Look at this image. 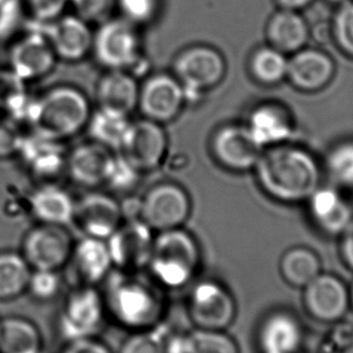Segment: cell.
Instances as JSON below:
<instances>
[{
  "label": "cell",
  "instance_id": "ac0fdd59",
  "mask_svg": "<svg viewBox=\"0 0 353 353\" xmlns=\"http://www.w3.org/2000/svg\"><path fill=\"white\" fill-rule=\"evenodd\" d=\"M113 160L110 149L99 143H88L69 152L65 168L75 184L83 188H96L105 184Z\"/></svg>",
  "mask_w": 353,
  "mask_h": 353
},
{
  "label": "cell",
  "instance_id": "e0dca14e",
  "mask_svg": "<svg viewBox=\"0 0 353 353\" xmlns=\"http://www.w3.org/2000/svg\"><path fill=\"white\" fill-rule=\"evenodd\" d=\"M45 37L59 59L75 62L92 51L94 33L88 22L77 15H62L48 23Z\"/></svg>",
  "mask_w": 353,
  "mask_h": 353
},
{
  "label": "cell",
  "instance_id": "484cf974",
  "mask_svg": "<svg viewBox=\"0 0 353 353\" xmlns=\"http://www.w3.org/2000/svg\"><path fill=\"white\" fill-rule=\"evenodd\" d=\"M139 86L136 79L125 70H109L97 88L99 108L130 115L138 107Z\"/></svg>",
  "mask_w": 353,
  "mask_h": 353
},
{
  "label": "cell",
  "instance_id": "d6a6232c",
  "mask_svg": "<svg viewBox=\"0 0 353 353\" xmlns=\"http://www.w3.org/2000/svg\"><path fill=\"white\" fill-rule=\"evenodd\" d=\"M290 59L274 46L261 48L252 57L250 68L253 75L264 83H277L288 75Z\"/></svg>",
  "mask_w": 353,
  "mask_h": 353
},
{
  "label": "cell",
  "instance_id": "3957f363",
  "mask_svg": "<svg viewBox=\"0 0 353 353\" xmlns=\"http://www.w3.org/2000/svg\"><path fill=\"white\" fill-rule=\"evenodd\" d=\"M200 263L201 253L195 237L178 228L155 234L145 272L166 292L179 290L192 283Z\"/></svg>",
  "mask_w": 353,
  "mask_h": 353
},
{
  "label": "cell",
  "instance_id": "2e32d148",
  "mask_svg": "<svg viewBox=\"0 0 353 353\" xmlns=\"http://www.w3.org/2000/svg\"><path fill=\"white\" fill-rule=\"evenodd\" d=\"M68 265L77 285H102L114 270L107 241L83 236L74 242Z\"/></svg>",
  "mask_w": 353,
  "mask_h": 353
},
{
  "label": "cell",
  "instance_id": "4fadbf2b",
  "mask_svg": "<svg viewBox=\"0 0 353 353\" xmlns=\"http://www.w3.org/2000/svg\"><path fill=\"white\" fill-rule=\"evenodd\" d=\"M120 154L139 172L160 166L167 152V136L161 123L148 119L131 123Z\"/></svg>",
  "mask_w": 353,
  "mask_h": 353
},
{
  "label": "cell",
  "instance_id": "f35d334b",
  "mask_svg": "<svg viewBox=\"0 0 353 353\" xmlns=\"http://www.w3.org/2000/svg\"><path fill=\"white\" fill-rule=\"evenodd\" d=\"M123 19L134 26L144 25L155 19L159 11V0H115Z\"/></svg>",
  "mask_w": 353,
  "mask_h": 353
},
{
  "label": "cell",
  "instance_id": "52a82bcc",
  "mask_svg": "<svg viewBox=\"0 0 353 353\" xmlns=\"http://www.w3.org/2000/svg\"><path fill=\"white\" fill-rule=\"evenodd\" d=\"M73 245L65 226L38 223L23 236L20 253L32 270L61 271L68 265Z\"/></svg>",
  "mask_w": 353,
  "mask_h": 353
},
{
  "label": "cell",
  "instance_id": "83f0119b",
  "mask_svg": "<svg viewBox=\"0 0 353 353\" xmlns=\"http://www.w3.org/2000/svg\"><path fill=\"white\" fill-rule=\"evenodd\" d=\"M44 340L38 325L21 316L0 319V353H41Z\"/></svg>",
  "mask_w": 353,
  "mask_h": 353
},
{
  "label": "cell",
  "instance_id": "9c48e42d",
  "mask_svg": "<svg viewBox=\"0 0 353 353\" xmlns=\"http://www.w3.org/2000/svg\"><path fill=\"white\" fill-rule=\"evenodd\" d=\"M141 40L136 26L125 19L105 20L94 34L96 59L109 70H125L139 57Z\"/></svg>",
  "mask_w": 353,
  "mask_h": 353
},
{
  "label": "cell",
  "instance_id": "74e56055",
  "mask_svg": "<svg viewBox=\"0 0 353 353\" xmlns=\"http://www.w3.org/2000/svg\"><path fill=\"white\" fill-rule=\"evenodd\" d=\"M118 353H166L157 328L130 333L119 347Z\"/></svg>",
  "mask_w": 353,
  "mask_h": 353
},
{
  "label": "cell",
  "instance_id": "7a4b0ae2",
  "mask_svg": "<svg viewBox=\"0 0 353 353\" xmlns=\"http://www.w3.org/2000/svg\"><path fill=\"white\" fill-rule=\"evenodd\" d=\"M254 168L265 192L285 203L309 200L319 187L321 172L314 157L287 143L263 150Z\"/></svg>",
  "mask_w": 353,
  "mask_h": 353
},
{
  "label": "cell",
  "instance_id": "8fae6325",
  "mask_svg": "<svg viewBox=\"0 0 353 353\" xmlns=\"http://www.w3.org/2000/svg\"><path fill=\"white\" fill-rule=\"evenodd\" d=\"M235 314V301L219 283L202 281L194 285L188 299V316L195 328L224 330Z\"/></svg>",
  "mask_w": 353,
  "mask_h": 353
},
{
  "label": "cell",
  "instance_id": "603a6c76",
  "mask_svg": "<svg viewBox=\"0 0 353 353\" xmlns=\"http://www.w3.org/2000/svg\"><path fill=\"white\" fill-rule=\"evenodd\" d=\"M309 202L316 224L329 235H341L353 219L351 206L333 188H317Z\"/></svg>",
  "mask_w": 353,
  "mask_h": 353
},
{
  "label": "cell",
  "instance_id": "8992f818",
  "mask_svg": "<svg viewBox=\"0 0 353 353\" xmlns=\"http://www.w3.org/2000/svg\"><path fill=\"white\" fill-rule=\"evenodd\" d=\"M192 213L188 192L174 183H160L139 199L138 219L155 234L183 228Z\"/></svg>",
  "mask_w": 353,
  "mask_h": 353
},
{
  "label": "cell",
  "instance_id": "7dc6e473",
  "mask_svg": "<svg viewBox=\"0 0 353 353\" xmlns=\"http://www.w3.org/2000/svg\"><path fill=\"white\" fill-rule=\"evenodd\" d=\"M283 9L288 10H299L305 6H310L314 0H277Z\"/></svg>",
  "mask_w": 353,
  "mask_h": 353
},
{
  "label": "cell",
  "instance_id": "d590c367",
  "mask_svg": "<svg viewBox=\"0 0 353 353\" xmlns=\"http://www.w3.org/2000/svg\"><path fill=\"white\" fill-rule=\"evenodd\" d=\"M329 174L343 187L353 188V142L340 143L327 157Z\"/></svg>",
  "mask_w": 353,
  "mask_h": 353
},
{
  "label": "cell",
  "instance_id": "e575fe53",
  "mask_svg": "<svg viewBox=\"0 0 353 353\" xmlns=\"http://www.w3.org/2000/svg\"><path fill=\"white\" fill-rule=\"evenodd\" d=\"M62 287L59 271L32 270L26 293L38 303H50L59 296Z\"/></svg>",
  "mask_w": 353,
  "mask_h": 353
},
{
  "label": "cell",
  "instance_id": "60d3db41",
  "mask_svg": "<svg viewBox=\"0 0 353 353\" xmlns=\"http://www.w3.org/2000/svg\"><path fill=\"white\" fill-rule=\"evenodd\" d=\"M77 16L86 22L107 20L114 9L115 0H69Z\"/></svg>",
  "mask_w": 353,
  "mask_h": 353
},
{
  "label": "cell",
  "instance_id": "d6986e66",
  "mask_svg": "<svg viewBox=\"0 0 353 353\" xmlns=\"http://www.w3.org/2000/svg\"><path fill=\"white\" fill-rule=\"evenodd\" d=\"M212 148L219 162L235 171L254 168L263 152L252 141L245 125H226L221 128L213 138Z\"/></svg>",
  "mask_w": 353,
  "mask_h": 353
},
{
  "label": "cell",
  "instance_id": "f6af8a7d",
  "mask_svg": "<svg viewBox=\"0 0 353 353\" xmlns=\"http://www.w3.org/2000/svg\"><path fill=\"white\" fill-rule=\"evenodd\" d=\"M62 353H113V351L96 336L68 341Z\"/></svg>",
  "mask_w": 353,
  "mask_h": 353
},
{
  "label": "cell",
  "instance_id": "d4e9b609",
  "mask_svg": "<svg viewBox=\"0 0 353 353\" xmlns=\"http://www.w3.org/2000/svg\"><path fill=\"white\" fill-rule=\"evenodd\" d=\"M334 63L328 54L314 49L294 52L288 63V75L295 86L314 91L324 88L332 80Z\"/></svg>",
  "mask_w": 353,
  "mask_h": 353
},
{
  "label": "cell",
  "instance_id": "7402d4cb",
  "mask_svg": "<svg viewBox=\"0 0 353 353\" xmlns=\"http://www.w3.org/2000/svg\"><path fill=\"white\" fill-rule=\"evenodd\" d=\"M19 154L30 173L45 179L59 176L67 161V154L61 141L43 137L37 133L23 138Z\"/></svg>",
  "mask_w": 353,
  "mask_h": 353
},
{
  "label": "cell",
  "instance_id": "b9f144b4",
  "mask_svg": "<svg viewBox=\"0 0 353 353\" xmlns=\"http://www.w3.org/2000/svg\"><path fill=\"white\" fill-rule=\"evenodd\" d=\"M25 136L11 119H0V159L10 157L20 152Z\"/></svg>",
  "mask_w": 353,
  "mask_h": 353
},
{
  "label": "cell",
  "instance_id": "ee69618b",
  "mask_svg": "<svg viewBox=\"0 0 353 353\" xmlns=\"http://www.w3.org/2000/svg\"><path fill=\"white\" fill-rule=\"evenodd\" d=\"M20 6L16 0H0V39L12 33L20 21Z\"/></svg>",
  "mask_w": 353,
  "mask_h": 353
},
{
  "label": "cell",
  "instance_id": "7c38bea8",
  "mask_svg": "<svg viewBox=\"0 0 353 353\" xmlns=\"http://www.w3.org/2000/svg\"><path fill=\"white\" fill-rule=\"evenodd\" d=\"M185 99L184 88L174 75L157 74L139 88L138 107L144 119L163 125L178 117Z\"/></svg>",
  "mask_w": 353,
  "mask_h": 353
},
{
  "label": "cell",
  "instance_id": "7bdbcfd3",
  "mask_svg": "<svg viewBox=\"0 0 353 353\" xmlns=\"http://www.w3.org/2000/svg\"><path fill=\"white\" fill-rule=\"evenodd\" d=\"M30 16L39 22L49 23L63 15L69 0H26Z\"/></svg>",
  "mask_w": 353,
  "mask_h": 353
},
{
  "label": "cell",
  "instance_id": "836d02e7",
  "mask_svg": "<svg viewBox=\"0 0 353 353\" xmlns=\"http://www.w3.org/2000/svg\"><path fill=\"white\" fill-rule=\"evenodd\" d=\"M184 353H239V347L223 330L195 328L187 333Z\"/></svg>",
  "mask_w": 353,
  "mask_h": 353
},
{
  "label": "cell",
  "instance_id": "c3c4849f",
  "mask_svg": "<svg viewBox=\"0 0 353 353\" xmlns=\"http://www.w3.org/2000/svg\"><path fill=\"white\" fill-rule=\"evenodd\" d=\"M350 292V305L353 307V283L352 287H351V290H348Z\"/></svg>",
  "mask_w": 353,
  "mask_h": 353
},
{
  "label": "cell",
  "instance_id": "9a60e30c",
  "mask_svg": "<svg viewBox=\"0 0 353 353\" xmlns=\"http://www.w3.org/2000/svg\"><path fill=\"white\" fill-rule=\"evenodd\" d=\"M304 304L314 319L339 322L347 312L350 292L338 277L319 274L304 287Z\"/></svg>",
  "mask_w": 353,
  "mask_h": 353
},
{
  "label": "cell",
  "instance_id": "f1b7e54d",
  "mask_svg": "<svg viewBox=\"0 0 353 353\" xmlns=\"http://www.w3.org/2000/svg\"><path fill=\"white\" fill-rule=\"evenodd\" d=\"M268 37L271 45L282 52H296L309 40V27L296 11L282 9L271 17Z\"/></svg>",
  "mask_w": 353,
  "mask_h": 353
},
{
  "label": "cell",
  "instance_id": "ba28073f",
  "mask_svg": "<svg viewBox=\"0 0 353 353\" xmlns=\"http://www.w3.org/2000/svg\"><path fill=\"white\" fill-rule=\"evenodd\" d=\"M225 61L216 49L196 45L182 51L173 64V73L182 83L185 97H200L225 75Z\"/></svg>",
  "mask_w": 353,
  "mask_h": 353
},
{
  "label": "cell",
  "instance_id": "44dd1931",
  "mask_svg": "<svg viewBox=\"0 0 353 353\" xmlns=\"http://www.w3.org/2000/svg\"><path fill=\"white\" fill-rule=\"evenodd\" d=\"M245 128L261 150L285 144L293 133L290 115L275 104H263L255 108L248 117Z\"/></svg>",
  "mask_w": 353,
  "mask_h": 353
},
{
  "label": "cell",
  "instance_id": "8d00e7d4",
  "mask_svg": "<svg viewBox=\"0 0 353 353\" xmlns=\"http://www.w3.org/2000/svg\"><path fill=\"white\" fill-rule=\"evenodd\" d=\"M142 172L138 171L120 154L114 157L105 185L117 192H128L136 187Z\"/></svg>",
  "mask_w": 353,
  "mask_h": 353
},
{
  "label": "cell",
  "instance_id": "5bb4252c",
  "mask_svg": "<svg viewBox=\"0 0 353 353\" xmlns=\"http://www.w3.org/2000/svg\"><path fill=\"white\" fill-rule=\"evenodd\" d=\"M125 221L121 203L103 192H90L75 203L74 225L83 236L107 240Z\"/></svg>",
  "mask_w": 353,
  "mask_h": 353
},
{
  "label": "cell",
  "instance_id": "cb8c5ba5",
  "mask_svg": "<svg viewBox=\"0 0 353 353\" xmlns=\"http://www.w3.org/2000/svg\"><path fill=\"white\" fill-rule=\"evenodd\" d=\"M77 201L62 188L46 184L30 196V214L41 224L67 226L73 223Z\"/></svg>",
  "mask_w": 353,
  "mask_h": 353
},
{
  "label": "cell",
  "instance_id": "ab89813d",
  "mask_svg": "<svg viewBox=\"0 0 353 353\" xmlns=\"http://www.w3.org/2000/svg\"><path fill=\"white\" fill-rule=\"evenodd\" d=\"M334 33L340 48L353 56V1L343 3L334 20Z\"/></svg>",
  "mask_w": 353,
  "mask_h": 353
},
{
  "label": "cell",
  "instance_id": "681fc988",
  "mask_svg": "<svg viewBox=\"0 0 353 353\" xmlns=\"http://www.w3.org/2000/svg\"><path fill=\"white\" fill-rule=\"evenodd\" d=\"M332 1H335V3H341V4H343V3H346V1H350V0H332Z\"/></svg>",
  "mask_w": 353,
  "mask_h": 353
},
{
  "label": "cell",
  "instance_id": "1f68e13d",
  "mask_svg": "<svg viewBox=\"0 0 353 353\" xmlns=\"http://www.w3.org/2000/svg\"><path fill=\"white\" fill-rule=\"evenodd\" d=\"M281 274L290 285L304 288L321 274V261L312 250L292 248L281 260Z\"/></svg>",
  "mask_w": 353,
  "mask_h": 353
},
{
  "label": "cell",
  "instance_id": "bcb514c9",
  "mask_svg": "<svg viewBox=\"0 0 353 353\" xmlns=\"http://www.w3.org/2000/svg\"><path fill=\"white\" fill-rule=\"evenodd\" d=\"M340 250L345 264L353 270V219L347 228L341 232Z\"/></svg>",
  "mask_w": 353,
  "mask_h": 353
},
{
  "label": "cell",
  "instance_id": "30bf717a",
  "mask_svg": "<svg viewBox=\"0 0 353 353\" xmlns=\"http://www.w3.org/2000/svg\"><path fill=\"white\" fill-rule=\"evenodd\" d=\"M155 232L141 219H125L107 239L114 270L145 272Z\"/></svg>",
  "mask_w": 353,
  "mask_h": 353
},
{
  "label": "cell",
  "instance_id": "4316f807",
  "mask_svg": "<svg viewBox=\"0 0 353 353\" xmlns=\"http://www.w3.org/2000/svg\"><path fill=\"white\" fill-rule=\"evenodd\" d=\"M301 341V325L292 314L276 312L261 324L259 346L263 353H296Z\"/></svg>",
  "mask_w": 353,
  "mask_h": 353
},
{
  "label": "cell",
  "instance_id": "ffe728a7",
  "mask_svg": "<svg viewBox=\"0 0 353 353\" xmlns=\"http://www.w3.org/2000/svg\"><path fill=\"white\" fill-rule=\"evenodd\" d=\"M57 56L44 34H30L19 40L10 51L11 72L19 78H43L54 69Z\"/></svg>",
  "mask_w": 353,
  "mask_h": 353
},
{
  "label": "cell",
  "instance_id": "f546056e",
  "mask_svg": "<svg viewBox=\"0 0 353 353\" xmlns=\"http://www.w3.org/2000/svg\"><path fill=\"white\" fill-rule=\"evenodd\" d=\"M30 272L32 269L20 252L0 250V303L25 294Z\"/></svg>",
  "mask_w": 353,
  "mask_h": 353
},
{
  "label": "cell",
  "instance_id": "4dcf8cb0",
  "mask_svg": "<svg viewBox=\"0 0 353 353\" xmlns=\"http://www.w3.org/2000/svg\"><path fill=\"white\" fill-rule=\"evenodd\" d=\"M131 121L128 115L99 108L90 117L88 131L94 142L108 149L120 150Z\"/></svg>",
  "mask_w": 353,
  "mask_h": 353
},
{
  "label": "cell",
  "instance_id": "5b68a950",
  "mask_svg": "<svg viewBox=\"0 0 353 353\" xmlns=\"http://www.w3.org/2000/svg\"><path fill=\"white\" fill-rule=\"evenodd\" d=\"M108 321L102 292L94 285H77L65 295L59 312V332L68 341L96 338Z\"/></svg>",
  "mask_w": 353,
  "mask_h": 353
},
{
  "label": "cell",
  "instance_id": "277c9868",
  "mask_svg": "<svg viewBox=\"0 0 353 353\" xmlns=\"http://www.w3.org/2000/svg\"><path fill=\"white\" fill-rule=\"evenodd\" d=\"M90 117L88 97L80 90L59 86L35 99L30 123L37 134L63 141L88 126Z\"/></svg>",
  "mask_w": 353,
  "mask_h": 353
},
{
  "label": "cell",
  "instance_id": "6da1fadb",
  "mask_svg": "<svg viewBox=\"0 0 353 353\" xmlns=\"http://www.w3.org/2000/svg\"><path fill=\"white\" fill-rule=\"evenodd\" d=\"M102 285L108 319L130 333L157 328L168 316L167 292L148 274L113 270Z\"/></svg>",
  "mask_w": 353,
  "mask_h": 353
}]
</instances>
